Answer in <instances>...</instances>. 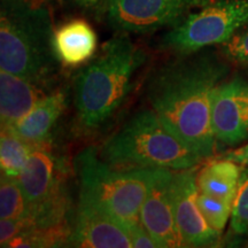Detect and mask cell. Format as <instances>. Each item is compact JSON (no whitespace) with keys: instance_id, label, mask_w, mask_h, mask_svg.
<instances>
[{"instance_id":"obj_1","label":"cell","mask_w":248,"mask_h":248,"mask_svg":"<svg viewBox=\"0 0 248 248\" xmlns=\"http://www.w3.org/2000/svg\"><path fill=\"white\" fill-rule=\"evenodd\" d=\"M223 55L207 52L173 54L147 78L151 109L172 135L202 160L214 156L217 141L213 129L215 91L229 74Z\"/></svg>"},{"instance_id":"obj_2","label":"cell","mask_w":248,"mask_h":248,"mask_svg":"<svg viewBox=\"0 0 248 248\" xmlns=\"http://www.w3.org/2000/svg\"><path fill=\"white\" fill-rule=\"evenodd\" d=\"M145 58L129 33L117 32L102 45L100 53L75 79L74 101L83 128L97 130L115 115L132 90L136 73Z\"/></svg>"},{"instance_id":"obj_3","label":"cell","mask_w":248,"mask_h":248,"mask_svg":"<svg viewBox=\"0 0 248 248\" xmlns=\"http://www.w3.org/2000/svg\"><path fill=\"white\" fill-rule=\"evenodd\" d=\"M54 30L51 11L43 0L1 1V70L47 86L61 64L54 51Z\"/></svg>"},{"instance_id":"obj_4","label":"cell","mask_w":248,"mask_h":248,"mask_svg":"<svg viewBox=\"0 0 248 248\" xmlns=\"http://www.w3.org/2000/svg\"><path fill=\"white\" fill-rule=\"evenodd\" d=\"M98 153L110 166L126 169L178 171L203 161L172 135L151 108L133 114L104 141Z\"/></svg>"},{"instance_id":"obj_5","label":"cell","mask_w":248,"mask_h":248,"mask_svg":"<svg viewBox=\"0 0 248 248\" xmlns=\"http://www.w3.org/2000/svg\"><path fill=\"white\" fill-rule=\"evenodd\" d=\"M79 195L106 210L120 222L140 221V209L155 169L117 168L101 159L94 147L75 157Z\"/></svg>"},{"instance_id":"obj_6","label":"cell","mask_w":248,"mask_h":248,"mask_svg":"<svg viewBox=\"0 0 248 248\" xmlns=\"http://www.w3.org/2000/svg\"><path fill=\"white\" fill-rule=\"evenodd\" d=\"M248 26V0H214L171 27L161 47L171 54L221 45Z\"/></svg>"},{"instance_id":"obj_7","label":"cell","mask_w":248,"mask_h":248,"mask_svg":"<svg viewBox=\"0 0 248 248\" xmlns=\"http://www.w3.org/2000/svg\"><path fill=\"white\" fill-rule=\"evenodd\" d=\"M214 0H108L105 16L117 32L150 33L173 27Z\"/></svg>"},{"instance_id":"obj_8","label":"cell","mask_w":248,"mask_h":248,"mask_svg":"<svg viewBox=\"0 0 248 248\" xmlns=\"http://www.w3.org/2000/svg\"><path fill=\"white\" fill-rule=\"evenodd\" d=\"M197 175L198 167L173 172V213L184 247L214 246L222 234L207 223L199 208Z\"/></svg>"},{"instance_id":"obj_9","label":"cell","mask_w":248,"mask_h":248,"mask_svg":"<svg viewBox=\"0 0 248 248\" xmlns=\"http://www.w3.org/2000/svg\"><path fill=\"white\" fill-rule=\"evenodd\" d=\"M217 144L233 147L248 140V78L234 76L217 86L213 100Z\"/></svg>"},{"instance_id":"obj_10","label":"cell","mask_w":248,"mask_h":248,"mask_svg":"<svg viewBox=\"0 0 248 248\" xmlns=\"http://www.w3.org/2000/svg\"><path fill=\"white\" fill-rule=\"evenodd\" d=\"M173 172L169 169H155L139 215L141 224L162 248L184 247L173 213Z\"/></svg>"},{"instance_id":"obj_11","label":"cell","mask_w":248,"mask_h":248,"mask_svg":"<svg viewBox=\"0 0 248 248\" xmlns=\"http://www.w3.org/2000/svg\"><path fill=\"white\" fill-rule=\"evenodd\" d=\"M69 244L89 248L132 247L119 219L80 195Z\"/></svg>"},{"instance_id":"obj_12","label":"cell","mask_w":248,"mask_h":248,"mask_svg":"<svg viewBox=\"0 0 248 248\" xmlns=\"http://www.w3.org/2000/svg\"><path fill=\"white\" fill-rule=\"evenodd\" d=\"M60 176V161L52 150L51 139L32 144L29 159L17 178L31 208L63 192Z\"/></svg>"},{"instance_id":"obj_13","label":"cell","mask_w":248,"mask_h":248,"mask_svg":"<svg viewBox=\"0 0 248 248\" xmlns=\"http://www.w3.org/2000/svg\"><path fill=\"white\" fill-rule=\"evenodd\" d=\"M46 88L8 71H0L1 129L9 128L23 119L47 94Z\"/></svg>"},{"instance_id":"obj_14","label":"cell","mask_w":248,"mask_h":248,"mask_svg":"<svg viewBox=\"0 0 248 248\" xmlns=\"http://www.w3.org/2000/svg\"><path fill=\"white\" fill-rule=\"evenodd\" d=\"M54 51L62 66L78 67L91 60L98 46V37L91 24L74 18L55 28Z\"/></svg>"},{"instance_id":"obj_15","label":"cell","mask_w":248,"mask_h":248,"mask_svg":"<svg viewBox=\"0 0 248 248\" xmlns=\"http://www.w3.org/2000/svg\"><path fill=\"white\" fill-rule=\"evenodd\" d=\"M67 107V94L63 90H53L14 125L5 128L30 144L49 138V133Z\"/></svg>"},{"instance_id":"obj_16","label":"cell","mask_w":248,"mask_h":248,"mask_svg":"<svg viewBox=\"0 0 248 248\" xmlns=\"http://www.w3.org/2000/svg\"><path fill=\"white\" fill-rule=\"evenodd\" d=\"M244 167L234 161L216 157L198 169L197 184L200 192L233 204Z\"/></svg>"},{"instance_id":"obj_17","label":"cell","mask_w":248,"mask_h":248,"mask_svg":"<svg viewBox=\"0 0 248 248\" xmlns=\"http://www.w3.org/2000/svg\"><path fill=\"white\" fill-rule=\"evenodd\" d=\"M32 144L23 140L7 129H1L0 140V167L1 175L18 178L29 159Z\"/></svg>"},{"instance_id":"obj_18","label":"cell","mask_w":248,"mask_h":248,"mask_svg":"<svg viewBox=\"0 0 248 248\" xmlns=\"http://www.w3.org/2000/svg\"><path fill=\"white\" fill-rule=\"evenodd\" d=\"M31 213L30 202L17 178L1 175L0 182V216L4 218H23Z\"/></svg>"},{"instance_id":"obj_19","label":"cell","mask_w":248,"mask_h":248,"mask_svg":"<svg viewBox=\"0 0 248 248\" xmlns=\"http://www.w3.org/2000/svg\"><path fill=\"white\" fill-rule=\"evenodd\" d=\"M230 233L234 237L248 234V168L244 167L230 217Z\"/></svg>"},{"instance_id":"obj_20","label":"cell","mask_w":248,"mask_h":248,"mask_svg":"<svg viewBox=\"0 0 248 248\" xmlns=\"http://www.w3.org/2000/svg\"><path fill=\"white\" fill-rule=\"evenodd\" d=\"M198 204L207 223L214 230L223 232L231 217L233 204L216 199L208 194L199 191L198 193Z\"/></svg>"},{"instance_id":"obj_21","label":"cell","mask_w":248,"mask_h":248,"mask_svg":"<svg viewBox=\"0 0 248 248\" xmlns=\"http://www.w3.org/2000/svg\"><path fill=\"white\" fill-rule=\"evenodd\" d=\"M218 46V52L230 63L248 67V26Z\"/></svg>"},{"instance_id":"obj_22","label":"cell","mask_w":248,"mask_h":248,"mask_svg":"<svg viewBox=\"0 0 248 248\" xmlns=\"http://www.w3.org/2000/svg\"><path fill=\"white\" fill-rule=\"evenodd\" d=\"M124 230L128 233V237L133 248H157L159 245L148 233L140 221H124L121 222Z\"/></svg>"},{"instance_id":"obj_23","label":"cell","mask_w":248,"mask_h":248,"mask_svg":"<svg viewBox=\"0 0 248 248\" xmlns=\"http://www.w3.org/2000/svg\"><path fill=\"white\" fill-rule=\"evenodd\" d=\"M62 1L84 11L97 12V13H105L108 4V0H62Z\"/></svg>"},{"instance_id":"obj_24","label":"cell","mask_w":248,"mask_h":248,"mask_svg":"<svg viewBox=\"0 0 248 248\" xmlns=\"http://www.w3.org/2000/svg\"><path fill=\"white\" fill-rule=\"evenodd\" d=\"M221 157H224V159H229L234 161V162L241 164L243 167H246L248 168V142L245 145H241V146L234 148L230 152H226V153H223Z\"/></svg>"},{"instance_id":"obj_25","label":"cell","mask_w":248,"mask_h":248,"mask_svg":"<svg viewBox=\"0 0 248 248\" xmlns=\"http://www.w3.org/2000/svg\"><path fill=\"white\" fill-rule=\"evenodd\" d=\"M1 1H9V2H31V1H37V0H1Z\"/></svg>"},{"instance_id":"obj_26","label":"cell","mask_w":248,"mask_h":248,"mask_svg":"<svg viewBox=\"0 0 248 248\" xmlns=\"http://www.w3.org/2000/svg\"><path fill=\"white\" fill-rule=\"evenodd\" d=\"M246 246H247V247H248V241H247V244H246Z\"/></svg>"}]
</instances>
